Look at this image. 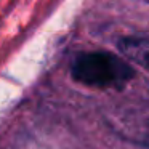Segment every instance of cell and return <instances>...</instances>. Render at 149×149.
<instances>
[{"instance_id":"obj_1","label":"cell","mask_w":149,"mask_h":149,"mask_svg":"<svg viewBox=\"0 0 149 149\" xmlns=\"http://www.w3.org/2000/svg\"><path fill=\"white\" fill-rule=\"evenodd\" d=\"M71 74L75 82L91 88H119L135 75L123 56L107 52H87L74 58Z\"/></svg>"},{"instance_id":"obj_2","label":"cell","mask_w":149,"mask_h":149,"mask_svg":"<svg viewBox=\"0 0 149 149\" xmlns=\"http://www.w3.org/2000/svg\"><path fill=\"white\" fill-rule=\"evenodd\" d=\"M117 48L130 64L149 72V36H125L119 39Z\"/></svg>"},{"instance_id":"obj_3","label":"cell","mask_w":149,"mask_h":149,"mask_svg":"<svg viewBox=\"0 0 149 149\" xmlns=\"http://www.w3.org/2000/svg\"><path fill=\"white\" fill-rule=\"evenodd\" d=\"M146 143H149V130H148V133H146Z\"/></svg>"},{"instance_id":"obj_4","label":"cell","mask_w":149,"mask_h":149,"mask_svg":"<svg viewBox=\"0 0 149 149\" xmlns=\"http://www.w3.org/2000/svg\"><path fill=\"white\" fill-rule=\"evenodd\" d=\"M146 2H149V0H146Z\"/></svg>"}]
</instances>
